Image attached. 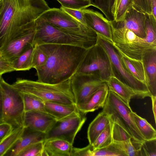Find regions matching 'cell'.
<instances>
[{"instance_id": "cell-1", "label": "cell", "mask_w": 156, "mask_h": 156, "mask_svg": "<svg viewBox=\"0 0 156 156\" xmlns=\"http://www.w3.org/2000/svg\"><path fill=\"white\" fill-rule=\"evenodd\" d=\"M0 24V51L36 26L35 20L49 9L45 0H4Z\"/></svg>"}, {"instance_id": "cell-2", "label": "cell", "mask_w": 156, "mask_h": 156, "mask_svg": "<svg viewBox=\"0 0 156 156\" xmlns=\"http://www.w3.org/2000/svg\"><path fill=\"white\" fill-rule=\"evenodd\" d=\"M47 55L45 64L36 69L37 81L50 84L70 79L77 72L87 49L66 45H40Z\"/></svg>"}, {"instance_id": "cell-3", "label": "cell", "mask_w": 156, "mask_h": 156, "mask_svg": "<svg viewBox=\"0 0 156 156\" xmlns=\"http://www.w3.org/2000/svg\"><path fill=\"white\" fill-rule=\"evenodd\" d=\"M33 45L56 44L73 46L87 49L97 42L96 33L76 32L56 27L38 17L35 20Z\"/></svg>"}, {"instance_id": "cell-4", "label": "cell", "mask_w": 156, "mask_h": 156, "mask_svg": "<svg viewBox=\"0 0 156 156\" xmlns=\"http://www.w3.org/2000/svg\"><path fill=\"white\" fill-rule=\"evenodd\" d=\"M12 85L18 91L35 95L44 101L75 104L71 79L60 83L50 84L18 78Z\"/></svg>"}, {"instance_id": "cell-5", "label": "cell", "mask_w": 156, "mask_h": 156, "mask_svg": "<svg viewBox=\"0 0 156 156\" xmlns=\"http://www.w3.org/2000/svg\"><path fill=\"white\" fill-rule=\"evenodd\" d=\"M110 25L112 40L110 41L106 40L125 56L132 59L142 60L147 53L156 50V44L148 42L145 38L139 37L124 27H115L111 22Z\"/></svg>"}, {"instance_id": "cell-6", "label": "cell", "mask_w": 156, "mask_h": 156, "mask_svg": "<svg viewBox=\"0 0 156 156\" xmlns=\"http://www.w3.org/2000/svg\"><path fill=\"white\" fill-rule=\"evenodd\" d=\"M102 111L109 115L112 121L127 131L133 140L141 143L145 140L131 116L132 111L129 105L115 93L108 91Z\"/></svg>"}, {"instance_id": "cell-7", "label": "cell", "mask_w": 156, "mask_h": 156, "mask_svg": "<svg viewBox=\"0 0 156 156\" xmlns=\"http://www.w3.org/2000/svg\"><path fill=\"white\" fill-rule=\"evenodd\" d=\"M2 95V122L10 124L13 129L23 126L24 110L19 91L0 76Z\"/></svg>"}, {"instance_id": "cell-8", "label": "cell", "mask_w": 156, "mask_h": 156, "mask_svg": "<svg viewBox=\"0 0 156 156\" xmlns=\"http://www.w3.org/2000/svg\"><path fill=\"white\" fill-rule=\"evenodd\" d=\"M97 42L103 48L111 64L115 76L133 89L137 97L144 98L151 96L147 86L137 80L125 69L121 62L117 50L104 37L97 33Z\"/></svg>"}, {"instance_id": "cell-9", "label": "cell", "mask_w": 156, "mask_h": 156, "mask_svg": "<svg viewBox=\"0 0 156 156\" xmlns=\"http://www.w3.org/2000/svg\"><path fill=\"white\" fill-rule=\"evenodd\" d=\"M76 73L96 75L105 82L115 76L107 54L97 42L87 49Z\"/></svg>"}, {"instance_id": "cell-10", "label": "cell", "mask_w": 156, "mask_h": 156, "mask_svg": "<svg viewBox=\"0 0 156 156\" xmlns=\"http://www.w3.org/2000/svg\"><path fill=\"white\" fill-rule=\"evenodd\" d=\"M85 115L78 111L63 119L56 120L45 133L44 141L61 139L73 145L76 136L86 120Z\"/></svg>"}, {"instance_id": "cell-11", "label": "cell", "mask_w": 156, "mask_h": 156, "mask_svg": "<svg viewBox=\"0 0 156 156\" xmlns=\"http://www.w3.org/2000/svg\"><path fill=\"white\" fill-rule=\"evenodd\" d=\"M52 26L70 31L90 34L96 32L60 9L53 8L45 11L39 17Z\"/></svg>"}, {"instance_id": "cell-12", "label": "cell", "mask_w": 156, "mask_h": 156, "mask_svg": "<svg viewBox=\"0 0 156 156\" xmlns=\"http://www.w3.org/2000/svg\"><path fill=\"white\" fill-rule=\"evenodd\" d=\"M105 82L96 75L76 73L71 78L76 105L83 102Z\"/></svg>"}, {"instance_id": "cell-13", "label": "cell", "mask_w": 156, "mask_h": 156, "mask_svg": "<svg viewBox=\"0 0 156 156\" xmlns=\"http://www.w3.org/2000/svg\"><path fill=\"white\" fill-rule=\"evenodd\" d=\"M35 29L36 26L10 42L0 51L1 56L12 62L30 46L33 45Z\"/></svg>"}, {"instance_id": "cell-14", "label": "cell", "mask_w": 156, "mask_h": 156, "mask_svg": "<svg viewBox=\"0 0 156 156\" xmlns=\"http://www.w3.org/2000/svg\"><path fill=\"white\" fill-rule=\"evenodd\" d=\"M145 19V13L138 11L132 6L126 12L123 20L117 22L113 20L110 21L115 27H124L139 37L145 38L146 35Z\"/></svg>"}, {"instance_id": "cell-15", "label": "cell", "mask_w": 156, "mask_h": 156, "mask_svg": "<svg viewBox=\"0 0 156 156\" xmlns=\"http://www.w3.org/2000/svg\"><path fill=\"white\" fill-rule=\"evenodd\" d=\"M56 121L45 112L29 111L24 112L23 126L46 133Z\"/></svg>"}, {"instance_id": "cell-16", "label": "cell", "mask_w": 156, "mask_h": 156, "mask_svg": "<svg viewBox=\"0 0 156 156\" xmlns=\"http://www.w3.org/2000/svg\"><path fill=\"white\" fill-rule=\"evenodd\" d=\"M87 24L108 40H112L110 21L98 12L92 9L81 10Z\"/></svg>"}, {"instance_id": "cell-17", "label": "cell", "mask_w": 156, "mask_h": 156, "mask_svg": "<svg viewBox=\"0 0 156 156\" xmlns=\"http://www.w3.org/2000/svg\"><path fill=\"white\" fill-rule=\"evenodd\" d=\"M45 133L24 127L21 136L5 156H18L24 149L34 143L45 140Z\"/></svg>"}, {"instance_id": "cell-18", "label": "cell", "mask_w": 156, "mask_h": 156, "mask_svg": "<svg viewBox=\"0 0 156 156\" xmlns=\"http://www.w3.org/2000/svg\"><path fill=\"white\" fill-rule=\"evenodd\" d=\"M105 82L89 97L83 102L76 106L78 111L86 114L103 108L108 93Z\"/></svg>"}, {"instance_id": "cell-19", "label": "cell", "mask_w": 156, "mask_h": 156, "mask_svg": "<svg viewBox=\"0 0 156 156\" xmlns=\"http://www.w3.org/2000/svg\"><path fill=\"white\" fill-rule=\"evenodd\" d=\"M117 51L125 69L137 80L145 84L148 88L149 80L142 60L132 59Z\"/></svg>"}, {"instance_id": "cell-20", "label": "cell", "mask_w": 156, "mask_h": 156, "mask_svg": "<svg viewBox=\"0 0 156 156\" xmlns=\"http://www.w3.org/2000/svg\"><path fill=\"white\" fill-rule=\"evenodd\" d=\"M73 145L61 139L45 140L44 142L42 156H71Z\"/></svg>"}, {"instance_id": "cell-21", "label": "cell", "mask_w": 156, "mask_h": 156, "mask_svg": "<svg viewBox=\"0 0 156 156\" xmlns=\"http://www.w3.org/2000/svg\"><path fill=\"white\" fill-rule=\"evenodd\" d=\"M105 83L109 91L115 93L129 105L131 99L134 97L137 96V93L133 89L115 76L111 77Z\"/></svg>"}, {"instance_id": "cell-22", "label": "cell", "mask_w": 156, "mask_h": 156, "mask_svg": "<svg viewBox=\"0 0 156 156\" xmlns=\"http://www.w3.org/2000/svg\"><path fill=\"white\" fill-rule=\"evenodd\" d=\"M45 111L56 120L63 119L78 111L76 104H65L44 101Z\"/></svg>"}, {"instance_id": "cell-23", "label": "cell", "mask_w": 156, "mask_h": 156, "mask_svg": "<svg viewBox=\"0 0 156 156\" xmlns=\"http://www.w3.org/2000/svg\"><path fill=\"white\" fill-rule=\"evenodd\" d=\"M142 60L149 80L148 90L151 96L156 97V50L147 53Z\"/></svg>"}, {"instance_id": "cell-24", "label": "cell", "mask_w": 156, "mask_h": 156, "mask_svg": "<svg viewBox=\"0 0 156 156\" xmlns=\"http://www.w3.org/2000/svg\"><path fill=\"white\" fill-rule=\"evenodd\" d=\"M109 115L102 111L90 123L87 131V138L91 145L95 141L99 135L110 122Z\"/></svg>"}, {"instance_id": "cell-25", "label": "cell", "mask_w": 156, "mask_h": 156, "mask_svg": "<svg viewBox=\"0 0 156 156\" xmlns=\"http://www.w3.org/2000/svg\"><path fill=\"white\" fill-rule=\"evenodd\" d=\"M34 46L31 45L12 62L15 71H27L32 68Z\"/></svg>"}, {"instance_id": "cell-26", "label": "cell", "mask_w": 156, "mask_h": 156, "mask_svg": "<svg viewBox=\"0 0 156 156\" xmlns=\"http://www.w3.org/2000/svg\"><path fill=\"white\" fill-rule=\"evenodd\" d=\"M137 128L145 140L156 139V132L155 129L144 119L132 111L130 113Z\"/></svg>"}, {"instance_id": "cell-27", "label": "cell", "mask_w": 156, "mask_h": 156, "mask_svg": "<svg viewBox=\"0 0 156 156\" xmlns=\"http://www.w3.org/2000/svg\"><path fill=\"white\" fill-rule=\"evenodd\" d=\"M18 91L23 99L24 112L31 111L45 112L43 101L34 95Z\"/></svg>"}, {"instance_id": "cell-28", "label": "cell", "mask_w": 156, "mask_h": 156, "mask_svg": "<svg viewBox=\"0 0 156 156\" xmlns=\"http://www.w3.org/2000/svg\"><path fill=\"white\" fill-rule=\"evenodd\" d=\"M23 126L13 129L0 142V156H5L13 146L22 134Z\"/></svg>"}, {"instance_id": "cell-29", "label": "cell", "mask_w": 156, "mask_h": 156, "mask_svg": "<svg viewBox=\"0 0 156 156\" xmlns=\"http://www.w3.org/2000/svg\"><path fill=\"white\" fill-rule=\"evenodd\" d=\"M126 156H140V149L142 143L132 138L122 142H113Z\"/></svg>"}, {"instance_id": "cell-30", "label": "cell", "mask_w": 156, "mask_h": 156, "mask_svg": "<svg viewBox=\"0 0 156 156\" xmlns=\"http://www.w3.org/2000/svg\"><path fill=\"white\" fill-rule=\"evenodd\" d=\"M112 121L111 120L110 122L99 135L92 145L93 150L104 147L108 146L112 143Z\"/></svg>"}, {"instance_id": "cell-31", "label": "cell", "mask_w": 156, "mask_h": 156, "mask_svg": "<svg viewBox=\"0 0 156 156\" xmlns=\"http://www.w3.org/2000/svg\"><path fill=\"white\" fill-rule=\"evenodd\" d=\"M115 0H90V6H93L100 10L105 18L110 21L114 20L112 9Z\"/></svg>"}, {"instance_id": "cell-32", "label": "cell", "mask_w": 156, "mask_h": 156, "mask_svg": "<svg viewBox=\"0 0 156 156\" xmlns=\"http://www.w3.org/2000/svg\"><path fill=\"white\" fill-rule=\"evenodd\" d=\"M126 156L113 142L108 146L93 150L91 156Z\"/></svg>"}, {"instance_id": "cell-33", "label": "cell", "mask_w": 156, "mask_h": 156, "mask_svg": "<svg viewBox=\"0 0 156 156\" xmlns=\"http://www.w3.org/2000/svg\"><path fill=\"white\" fill-rule=\"evenodd\" d=\"M34 53L32 68L36 70L43 66L46 63L47 55L40 45H35Z\"/></svg>"}, {"instance_id": "cell-34", "label": "cell", "mask_w": 156, "mask_h": 156, "mask_svg": "<svg viewBox=\"0 0 156 156\" xmlns=\"http://www.w3.org/2000/svg\"><path fill=\"white\" fill-rule=\"evenodd\" d=\"M44 141L32 144L23 150L18 156H42Z\"/></svg>"}, {"instance_id": "cell-35", "label": "cell", "mask_w": 156, "mask_h": 156, "mask_svg": "<svg viewBox=\"0 0 156 156\" xmlns=\"http://www.w3.org/2000/svg\"><path fill=\"white\" fill-rule=\"evenodd\" d=\"M112 122V133L113 141L122 142L132 138L129 134L121 126Z\"/></svg>"}, {"instance_id": "cell-36", "label": "cell", "mask_w": 156, "mask_h": 156, "mask_svg": "<svg viewBox=\"0 0 156 156\" xmlns=\"http://www.w3.org/2000/svg\"><path fill=\"white\" fill-rule=\"evenodd\" d=\"M62 6L71 9L81 10L90 6L89 1L85 0H56Z\"/></svg>"}, {"instance_id": "cell-37", "label": "cell", "mask_w": 156, "mask_h": 156, "mask_svg": "<svg viewBox=\"0 0 156 156\" xmlns=\"http://www.w3.org/2000/svg\"><path fill=\"white\" fill-rule=\"evenodd\" d=\"M156 139L145 140L142 143L140 149V156H156Z\"/></svg>"}, {"instance_id": "cell-38", "label": "cell", "mask_w": 156, "mask_h": 156, "mask_svg": "<svg viewBox=\"0 0 156 156\" xmlns=\"http://www.w3.org/2000/svg\"><path fill=\"white\" fill-rule=\"evenodd\" d=\"M132 6V0H121L113 20L115 22L123 20L126 12Z\"/></svg>"}, {"instance_id": "cell-39", "label": "cell", "mask_w": 156, "mask_h": 156, "mask_svg": "<svg viewBox=\"0 0 156 156\" xmlns=\"http://www.w3.org/2000/svg\"><path fill=\"white\" fill-rule=\"evenodd\" d=\"M152 0H132V7L138 11L148 14H152Z\"/></svg>"}, {"instance_id": "cell-40", "label": "cell", "mask_w": 156, "mask_h": 156, "mask_svg": "<svg viewBox=\"0 0 156 156\" xmlns=\"http://www.w3.org/2000/svg\"><path fill=\"white\" fill-rule=\"evenodd\" d=\"M60 9L77 20L81 23L84 25H87L81 10L68 8L62 6L60 7Z\"/></svg>"}, {"instance_id": "cell-41", "label": "cell", "mask_w": 156, "mask_h": 156, "mask_svg": "<svg viewBox=\"0 0 156 156\" xmlns=\"http://www.w3.org/2000/svg\"><path fill=\"white\" fill-rule=\"evenodd\" d=\"M12 63L0 56V76L3 74L14 71Z\"/></svg>"}, {"instance_id": "cell-42", "label": "cell", "mask_w": 156, "mask_h": 156, "mask_svg": "<svg viewBox=\"0 0 156 156\" xmlns=\"http://www.w3.org/2000/svg\"><path fill=\"white\" fill-rule=\"evenodd\" d=\"M12 126L4 122L0 123V142L12 130Z\"/></svg>"}, {"instance_id": "cell-43", "label": "cell", "mask_w": 156, "mask_h": 156, "mask_svg": "<svg viewBox=\"0 0 156 156\" xmlns=\"http://www.w3.org/2000/svg\"><path fill=\"white\" fill-rule=\"evenodd\" d=\"M152 104V109L154 115L155 122H156V97L151 96V97Z\"/></svg>"}, {"instance_id": "cell-44", "label": "cell", "mask_w": 156, "mask_h": 156, "mask_svg": "<svg viewBox=\"0 0 156 156\" xmlns=\"http://www.w3.org/2000/svg\"><path fill=\"white\" fill-rule=\"evenodd\" d=\"M5 8L4 0H0V24L3 17Z\"/></svg>"}, {"instance_id": "cell-45", "label": "cell", "mask_w": 156, "mask_h": 156, "mask_svg": "<svg viewBox=\"0 0 156 156\" xmlns=\"http://www.w3.org/2000/svg\"><path fill=\"white\" fill-rule=\"evenodd\" d=\"M121 0H115L112 9V13L114 17L118 9Z\"/></svg>"}, {"instance_id": "cell-46", "label": "cell", "mask_w": 156, "mask_h": 156, "mask_svg": "<svg viewBox=\"0 0 156 156\" xmlns=\"http://www.w3.org/2000/svg\"><path fill=\"white\" fill-rule=\"evenodd\" d=\"M151 8L152 14L156 18V0H151Z\"/></svg>"}, {"instance_id": "cell-47", "label": "cell", "mask_w": 156, "mask_h": 156, "mask_svg": "<svg viewBox=\"0 0 156 156\" xmlns=\"http://www.w3.org/2000/svg\"><path fill=\"white\" fill-rule=\"evenodd\" d=\"M2 95L1 88L0 87V123L2 122Z\"/></svg>"}, {"instance_id": "cell-48", "label": "cell", "mask_w": 156, "mask_h": 156, "mask_svg": "<svg viewBox=\"0 0 156 156\" xmlns=\"http://www.w3.org/2000/svg\"><path fill=\"white\" fill-rule=\"evenodd\" d=\"M87 0V1H89V0Z\"/></svg>"}, {"instance_id": "cell-49", "label": "cell", "mask_w": 156, "mask_h": 156, "mask_svg": "<svg viewBox=\"0 0 156 156\" xmlns=\"http://www.w3.org/2000/svg\"><path fill=\"white\" fill-rule=\"evenodd\" d=\"M1 56V55H0V56Z\"/></svg>"}, {"instance_id": "cell-50", "label": "cell", "mask_w": 156, "mask_h": 156, "mask_svg": "<svg viewBox=\"0 0 156 156\" xmlns=\"http://www.w3.org/2000/svg\"></svg>"}, {"instance_id": "cell-51", "label": "cell", "mask_w": 156, "mask_h": 156, "mask_svg": "<svg viewBox=\"0 0 156 156\" xmlns=\"http://www.w3.org/2000/svg\"></svg>"}]
</instances>
